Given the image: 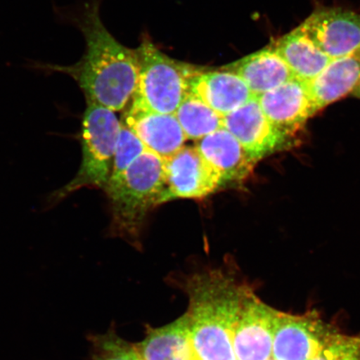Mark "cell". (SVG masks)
<instances>
[{"label": "cell", "mask_w": 360, "mask_h": 360, "mask_svg": "<svg viewBox=\"0 0 360 360\" xmlns=\"http://www.w3.org/2000/svg\"><path fill=\"white\" fill-rule=\"evenodd\" d=\"M139 356H141V355H139ZM138 360H143V359H141V357H139V358L138 359Z\"/></svg>", "instance_id": "obj_25"}, {"label": "cell", "mask_w": 360, "mask_h": 360, "mask_svg": "<svg viewBox=\"0 0 360 360\" xmlns=\"http://www.w3.org/2000/svg\"><path fill=\"white\" fill-rule=\"evenodd\" d=\"M353 96L360 98V79L352 92Z\"/></svg>", "instance_id": "obj_23"}, {"label": "cell", "mask_w": 360, "mask_h": 360, "mask_svg": "<svg viewBox=\"0 0 360 360\" xmlns=\"http://www.w3.org/2000/svg\"><path fill=\"white\" fill-rule=\"evenodd\" d=\"M139 79L131 109L174 115L188 93V82L200 68L171 58L150 39L137 49Z\"/></svg>", "instance_id": "obj_3"}, {"label": "cell", "mask_w": 360, "mask_h": 360, "mask_svg": "<svg viewBox=\"0 0 360 360\" xmlns=\"http://www.w3.org/2000/svg\"><path fill=\"white\" fill-rule=\"evenodd\" d=\"M193 349L199 360H236L232 336L250 290L222 270L193 274L186 281Z\"/></svg>", "instance_id": "obj_2"}, {"label": "cell", "mask_w": 360, "mask_h": 360, "mask_svg": "<svg viewBox=\"0 0 360 360\" xmlns=\"http://www.w3.org/2000/svg\"><path fill=\"white\" fill-rule=\"evenodd\" d=\"M135 347L143 360H199L186 314L168 326L148 328L146 339Z\"/></svg>", "instance_id": "obj_17"}, {"label": "cell", "mask_w": 360, "mask_h": 360, "mask_svg": "<svg viewBox=\"0 0 360 360\" xmlns=\"http://www.w3.org/2000/svg\"><path fill=\"white\" fill-rule=\"evenodd\" d=\"M276 313V309L263 303L251 289L248 291L232 336L237 360L272 359Z\"/></svg>", "instance_id": "obj_9"}, {"label": "cell", "mask_w": 360, "mask_h": 360, "mask_svg": "<svg viewBox=\"0 0 360 360\" xmlns=\"http://www.w3.org/2000/svg\"><path fill=\"white\" fill-rule=\"evenodd\" d=\"M236 360H237V359H236Z\"/></svg>", "instance_id": "obj_27"}, {"label": "cell", "mask_w": 360, "mask_h": 360, "mask_svg": "<svg viewBox=\"0 0 360 360\" xmlns=\"http://www.w3.org/2000/svg\"><path fill=\"white\" fill-rule=\"evenodd\" d=\"M272 46L289 66L294 77L306 83L311 82L333 60L300 26L281 36Z\"/></svg>", "instance_id": "obj_18"}, {"label": "cell", "mask_w": 360, "mask_h": 360, "mask_svg": "<svg viewBox=\"0 0 360 360\" xmlns=\"http://www.w3.org/2000/svg\"><path fill=\"white\" fill-rule=\"evenodd\" d=\"M105 191L110 197L114 223L120 231L135 235L148 210L164 202V160L146 150Z\"/></svg>", "instance_id": "obj_4"}, {"label": "cell", "mask_w": 360, "mask_h": 360, "mask_svg": "<svg viewBox=\"0 0 360 360\" xmlns=\"http://www.w3.org/2000/svg\"><path fill=\"white\" fill-rule=\"evenodd\" d=\"M196 148L221 176L223 186H241L254 173L255 161L224 128L197 141Z\"/></svg>", "instance_id": "obj_12"}, {"label": "cell", "mask_w": 360, "mask_h": 360, "mask_svg": "<svg viewBox=\"0 0 360 360\" xmlns=\"http://www.w3.org/2000/svg\"><path fill=\"white\" fill-rule=\"evenodd\" d=\"M316 311L292 315L278 311L273 338L274 360H310L335 334Z\"/></svg>", "instance_id": "obj_6"}, {"label": "cell", "mask_w": 360, "mask_h": 360, "mask_svg": "<svg viewBox=\"0 0 360 360\" xmlns=\"http://www.w3.org/2000/svg\"><path fill=\"white\" fill-rule=\"evenodd\" d=\"M188 93L224 117L255 97L240 76L224 69L205 71L200 68L188 79Z\"/></svg>", "instance_id": "obj_13"}, {"label": "cell", "mask_w": 360, "mask_h": 360, "mask_svg": "<svg viewBox=\"0 0 360 360\" xmlns=\"http://www.w3.org/2000/svg\"><path fill=\"white\" fill-rule=\"evenodd\" d=\"M164 164V202L177 198L202 199L224 187L218 171L196 147H183Z\"/></svg>", "instance_id": "obj_7"}, {"label": "cell", "mask_w": 360, "mask_h": 360, "mask_svg": "<svg viewBox=\"0 0 360 360\" xmlns=\"http://www.w3.org/2000/svg\"><path fill=\"white\" fill-rule=\"evenodd\" d=\"M222 69L240 76L255 97L280 86L294 77L289 66L272 45Z\"/></svg>", "instance_id": "obj_16"}, {"label": "cell", "mask_w": 360, "mask_h": 360, "mask_svg": "<svg viewBox=\"0 0 360 360\" xmlns=\"http://www.w3.org/2000/svg\"><path fill=\"white\" fill-rule=\"evenodd\" d=\"M121 123L112 111L87 101L82 124V163L75 177L53 195L64 199L84 187L105 190L110 178Z\"/></svg>", "instance_id": "obj_5"}, {"label": "cell", "mask_w": 360, "mask_h": 360, "mask_svg": "<svg viewBox=\"0 0 360 360\" xmlns=\"http://www.w3.org/2000/svg\"><path fill=\"white\" fill-rule=\"evenodd\" d=\"M360 79V45L347 56L333 60L308 83L315 112L352 94Z\"/></svg>", "instance_id": "obj_15"}, {"label": "cell", "mask_w": 360, "mask_h": 360, "mask_svg": "<svg viewBox=\"0 0 360 360\" xmlns=\"http://www.w3.org/2000/svg\"><path fill=\"white\" fill-rule=\"evenodd\" d=\"M360 342V337H351L335 332L310 360H340Z\"/></svg>", "instance_id": "obj_22"}, {"label": "cell", "mask_w": 360, "mask_h": 360, "mask_svg": "<svg viewBox=\"0 0 360 360\" xmlns=\"http://www.w3.org/2000/svg\"><path fill=\"white\" fill-rule=\"evenodd\" d=\"M300 27L332 60L347 56L360 45L358 12L344 8H319Z\"/></svg>", "instance_id": "obj_10"}, {"label": "cell", "mask_w": 360, "mask_h": 360, "mask_svg": "<svg viewBox=\"0 0 360 360\" xmlns=\"http://www.w3.org/2000/svg\"><path fill=\"white\" fill-rule=\"evenodd\" d=\"M345 355L343 357H342L340 360H345Z\"/></svg>", "instance_id": "obj_24"}, {"label": "cell", "mask_w": 360, "mask_h": 360, "mask_svg": "<svg viewBox=\"0 0 360 360\" xmlns=\"http://www.w3.org/2000/svg\"><path fill=\"white\" fill-rule=\"evenodd\" d=\"M174 115L187 139L198 141L224 128V116L191 93H187Z\"/></svg>", "instance_id": "obj_19"}, {"label": "cell", "mask_w": 360, "mask_h": 360, "mask_svg": "<svg viewBox=\"0 0 360 360\" xmlns=\"http://www.w3.org/2000/svg\"><path fill=\"white\" fill-rule=\"evenodd\" d=\"M92 360H138L135 345L121 339L112 328L105 335L89 336Z\"/></svg>", "instance_id": "obj_20"}, {"label": "cell", "mask_w": 360, "mask_h": 360, "mask_svg": "<svg viewBox=\"0 0 360 360\" xmlns=\"http://www.w3.org/2000/svg\"><path fill=\"white\" fill-rule=\"evenodd\" d=\"M257 98L270 122L292 141L316 114L308 83L295 77Z\"/></svg>", "instance_id": "obj_11"}, {"label": "cell", "mask_w": 360, "mask_h": 360, "mask_svg": "<svg viewBox=\"0 0 360 360\" xmlns=\"http://www.w3.org/2000/svg\"><path fill=\"white\" fill-rule=\"evenodd\" d=\"M224 128L235 136L255 161L286 150L295 141L274 126L261 109L257 97L224 117Z\"/></svg>", "instance_id": "obj_8"}, {"label": "cell", "mask_w": 360, "mask_h": 360, "mask_svg": "<svg viewBox=\"0 0 360 360\" xmlns=\"http://www.w3.org/2000/svg\"><path fill=\"white\" fill-rule=\"evenodd\" d=\"M269 360H274V359H269Z\"/></svg>", "instance_id": "obj_26"}, {"label": "cell", "mask_w": 360, "mask_h": 360, "mask_svg": "<svg viewBox=\"0 0 360 360\" xmlns=\"http://www.w3.org/2000/svg\"><path fill=\"white\" fill-rule=\"evenodd\" d=\"M123 124L141 139L148 150L163 160L181 150L187 139L174 115L129 108L124 115Z\"/></svg>", "instance_id": "obj_14"}, {"label": "cell", "mask_w": 360, "mask_h": 360, "mask_svg": "<svg viewBox=\"0 0 360 360\" xmlns=\"http://www.w3.org/2000/svg\"><path fill=\"white\" fill-rule=\"evenodd\" d=\"M146 150H147V148L143 146L141 139L127 126L121 123V129L118 143H117L114 163H112V172L107 186L119 181L125 170Z\"/></svg>", "instance_id": "obj_21"}, {"label": "cell", "mask_w": 360, "mask_h": 360, "mask_svg": "<svg viewBox=\"0 0 360 360\" xmlns=\"http://www.w3.org/2000/svg\"><path fill=\"white\" fill-rule=\"evenodd\" d=\"M69 15L70 21L78 27L86 43L83 57L72 65L36 67L70 75L82 89L86 101L114 112L123 110L137 86V49L124 46L108 31L101 19L98 1L85 4Z\"/></svg>", "instance_id": "obj_1"}]
</instances>
